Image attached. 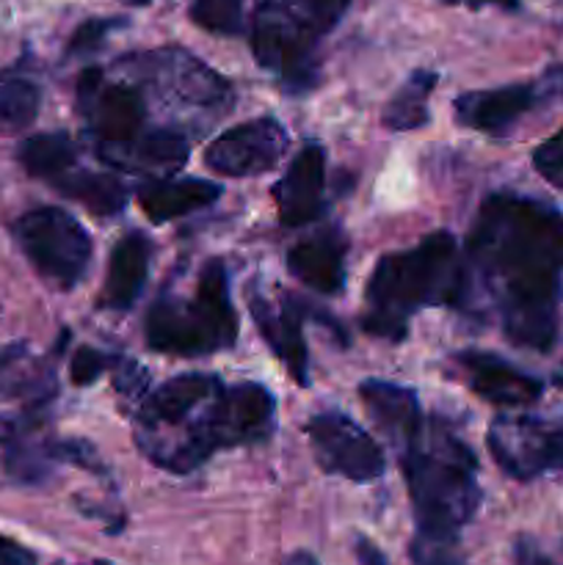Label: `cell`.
Masks as SVG:
<instances>
[{"label": "cell", "mask_w": 563, "mask_h": 565, "mask_svg": "<svg viewBox=\"0 0 563 565\" xmlns=\"http://www.w3.org/2000/svg\"><path fill=\"white\" fill-rule=\"evenodd\" d=\"M461 259V309L495 315L513 345L550 351L563 292V215L535 199L491 193Z\"/></svg>", "instance_id": "obj_1"}, {"label": "cell", "mask_w": 563, "mask_h": 565, "mask_svg": "<svg viewBox=\"0 0 563 565\" xmlns=\"http://www.w3.org/2000/svg\"><path fill=\"white\" fill-rule=\"evenodd\" d=\"M362 329L386 342H401L408 320L425 307L464 303V259L450 232H434L419 246L381 257L368 279Z\"/></svg>", "instance_id": "obj_2"}, {"label": "cell", "mask_w": 563, "mask_h": 565, "mask_svg": "<svg viewBox=\"0 0 563 565\" xmlns=\"http://www.w3.org/2000/svg\"><path fill=\"white\" fill-rule=\"evenodd\" d=\"M417 530L458 535L480 505L478 461L445 423L425 419L417 439L401 450Z\"/></svg>", "instance_id": "obj_3"}, {"label": "cell", "mask_w": 563, "mask_h": 565, "mask_svg": "<svg viewBox=\"0 0 563 565\" xmlns=\"http://www.w3.org/2000/svg\"><path fill=\"white\" fill-rule=\"evenodd\" d=\"M237 340V318L230 298V279L221 259H208L199 270L193 298L163 296L147 312V345L171 356H204L230 351Z\"/></svg>", "instance_id": "obj_4"}, {"label": "cell", "mask_w": 563, "mask_h": 565, "mask_svg": "<svg viewBox=\"0 0 563 565\" xmlns=\"http://www.w3.org/2000/svg\"><path fill=\"white\" fill-rule=\"evenodd\" d=\"M329 33L312 0H257L252 47L259 66L287 86L307 88L315 81V47Z\"/></svg>", "instance_id": "obj_5"}, {"label": "cell", "mask_w": 563, "mask_h": 565, "mask_svg": "<svg viewBox=\"0 0 563 565\" xmlns=\"http://www.w3.org/2000/svg\"><path fill=\"white\" fill-rule=\"evenodd\" d=\"M14 241L44 281L72 290L92 263V235L61 207H36L14 221Z\"/></svg>", "instance_id": "obj_6"}, {"label": "cell", "mask_w": 563, "mask_h": 565, "mask_svg": "<svg viewBox=\"0 0 563 565\" xmlns=\"http://www.w3.org/2000/svg\"><path fill=\"white\" fill-rule=\"evenodd\" d=\"M119 66L130 70L147 86H155V92L166 103H174L185 114H204L219 119V116L230 114L232 103H235L230 83L219 72L210 70L204 61L193 58L180 47L121 58Z\"/></svg>", "instance_id": "obj_7"}, {"label": "cell", "mask_w": 563, "mask_h": 565, "mask_svg": "<svg viewBox=\"0 0 563 565\" xmlns=\"http://www.w3.org/2000/svg\"><path fill=\"white\" fill-rule=\"evenodd\" d=\"M486 445L497 467L517 480L563 472V419L502 414L489 425Z\"/></svg>", "instance_id": "obj_8"}, {"label": "cell", "mask_w": 563, "mask_h": 565, "mask_svg": "<svg viewBox=\"0 0 563 565\" xmlns=\"http://www.w3.org/2000/svg\"><path fill=\"white\" fill-rule=\"evenodd\" d=\"M77 110L97 147H119L147 130V97L132 81H114L103 70H86L77 81Z\"/></svg>", "instance_id": "obj_9"}, {"label": "cell", "mask_w": 563, "mask_h": 565, "mask_svg": "<svg viewBox=\"0 0 563 565\" xmlns=\"http://www.w3.org/2000/svg\"><path fill=\"white\" fill-rule=\"evenodd\" d=\"M307 436L315 461L326 475L353 483H370L384 475L386 461L379 441L342 412L312 414L307 423Z\"/></svg>", "instance_id": "obj_10"}, {"label": "cell", "mask_w": 563, "mask_h": 565, "mask_svg": "<svg viewBox=\"0 0 563 565\" xmlns=\"http://www.w3.org/2000/svg\"><path fill=\"white\" fill-rule=\"evenodd\" d=\"M555 99H563V64L550 66L539 81L461 94L453 108H456V121L469 130L500 136L511 130L524 114Z\"/></svg>", "instance_id": "obj_11"}, {"label": "cell", "mask_w": 563, "mask_h": 565, "mask_svg": "<svg viewBox=\"0 0 563 565\" xmlns=\"http://www.w3.org/2000/svg\"><path fill=\"white\" fill-rule=\"evenodd\" d=\"M290 147V136L276 119H252L221 132L204 149V166L224 177H254L270 171Z\"/></svg>", "instance_id": "obj_12"}, {"label": "cell", "mask_w": 563, "mask_h": 565, "mask_svg": "<svg viewBox=\"0 0 563 565\" xmlns=\"http://www.w3.org/2000/svg\"><path fill=\"white\" fill-rule=\"evenodd\" d=\"M213 419L221 450L265 441L274 430L276 401L263 384L221 386L213 397Z\"/></svg>", "instance_id": "obj_13"}, {"label": "cell", "mask_w": 563, "mask_h": 565, "mask_svg": "<svg viewBox=\"0 0 563 565\" xmlns=\"http://www.w3.org/2000/svg\"><path fill=\"white\" fill-rule=\"evenodd\" d=\"M221 381L208 373H185L166 381L144 397L136 414V439L177 430L202 403H208L221 390Z\"/></svg>", "instance_id": "obj_14"}, {"label": "cell", "mask_w": 563, "mask_h": 565, "mask_svg": "<svg viewBox=\"0 0 563 565\" xmlns=\"http://www.w3.org/2000/svg\"><path fill=\"white\" fill-rule=\"evenodd\" d=\"M458 379L478 397L502 408L530 406L541 397V381L508 364L506 359L484 351H461L453 356Z\"/></svg>", "instance_id": "obj_15"}, {"label": "cell", "mask_w": 563, "mask_h": 565, "mask_svg": "<svg viewBox=\"0 0 563 565\" xmlns=\"http://www.w3.org/2000/svg\"><path fill=\"white\" fill-rule=\"evenodd\" d=\"M304 303L296 298H285V303H270L257 287L248 290V312H252L257 331L268 342L279 362L290 370L298 386H309V353L304 340Z\"/></svg>", "instance_id": "obj_16"}, {"label": "cell", "mask_w": 563, "mask_h": 565, "mask_svg": "<svg viewBox=\"0 0 563 565\" xmlns=\"http://www.w3.org/2000/svg\"><path fill=\"white\" fill-rule=\"evenodd\" d=\"M191 141L177 127H155L144 130L132 141L119 143V147H97L99 160L116 171L127 174H149V177H169L185 166Z\"/></svg>", "instance_id": "obj_17"}, {"label": "cell", "mask_w": 563, "mask_h": 565, "mask_svg": "<svg viewBox=\"0 0 563 565\" xmlns=\"http://www.w3.org/2000/svg\"><path fill=\"white\" fill-rule=\"evenodd\" d=\"M326 154L318 143H307L290 160L282 180L274 185V202L285 226H304L323 213Z\"/></svg>", "instance_id": "obj_18"}, {"label": "cell", "mask_w": 563, "mask_h": 565, "mask_svg": "<svg viewBox=\"0 0 563 565\" xmlns=\"http://www.w3.org/2000/svg\"><path fill=\"white\" fill-rule=\"evenodd\" d=\"M152 259V243L144 232H127L119 237L108 259L103 292L97 298L99 309L108 312H127L144 292Z\"/></svg>", "instance_id": "obj_19"}, {"label": "cell", "mask_w": 563, "mask_h": 565, "mask_svg": "<svg viewBox=\"0 0 563 565\" xmlns=\"http://www.w3.org/2000/svg\"><path fill=\"white\" fill-rule=\"evenodd\" d=\"M348 243L340 232H318L287 252V270L309 290L334 296L346 285Z\"/></svg>", "instance_id": "obj_20"}, {"label": "cell", "mask_w": 563, "mask_h": 565, "mask_svg": "<svg viewBox=\"0 0 563 565\" xmlns=\"http://www.w3.org/2000/svg\"><path fill=\"white\" fill-rule=\"evenodd\" d=\"M364 408L370 412L373 423L395 441L397 447L412 445L425 428V417L419 412L417 392L408 386L390 384V381H364L359 386Z\"/></svg>", "instance_id": "obj_21"}, {"label": "cell", "mask_w": 563, "mask_h": 565, "mask_svg": "<svg viewBox=\"0 0 563 565\" xmlns=\"http://www.w3.org/2000/svg\"><path fill=\"white\" fill-rule=\"evenodd\" d=\"M221 196V185L210 180H155L138 188V207L149 221L166 224L171 218L202 210Z\"/></svg>", "instance_id": "obj_22"}, {"label": "cell", "mask_w": 563, "mask_h": 565, "mask_svg": "<svg viewBox=\"0 0 563 565\" xmlns=\"http://www.w3.org/2000/svg\"><path fill=\"white\" fill-rule=\"evenodd\" d=\"M55 191L64 193L72 202L83 204L92 215H116L121 213L127 202V191L121 185L119 177L105 174V171H88V169H72L55 182H50Z\"/></svg>", "instance_id": "obj_23"}, {"label": "cell", "mask_w": 563, "mask_h": 565, "mask_svg": "<svg viewBox=\"0 0 563 565\" xmlns=\"http://www.w3.org/2000/svg\"><path fill=\"white\" fill-rule=\"evenodd\" d=\"M436 86V72L417 70L408 75V81L397 88L395 97L386 103L381 114V125L392 132L419 130L428 125V97Z\"/></svg>", "instance_id": "obj_24"}, {"label": "cell", "mask_w": 563, "mask_h": 565, "mask_svg": "<svg viewBox=\"0 0 563 565\" xmlns=\"http://www.w3.org/2000/svg\"><path fill=\"white\" fill-rule=\"evenodd\" d=\"M17 158L31 177L55 182L66 171L75 169L77 147L66 132H42V136H31L28 141H22Z\"/></svg>", "instance_id": "obj_25"}, {"label": "cell", "mask_w": 563, "mask_h": 565, "mask_svg": "<svg viewBox=\"0 0 563 565\" xmlns=\"http://www.w3.org/2000/svg\"><path fill=\"white\" fill-rule=\"evenodd\" d=\"M42 92L20 72H0V132L14 136L36 121Z\"/></svg>", "instance_id": "obj_26"}, {"label": "cell", "mask_w": 563, "mask_h": 565, "mask_svg": "<svg viewBox=\"0 0 563 565\" xmlns=\"http://www.w3.org/2000/svg\"><path fill=\"white\" fill-rule=\"evenodd\" d=\"M55 456L50 445H28V441H11L3 458L6 472L20 483H42L53 469Z\"/></svg>", "instance_id": "obj_27"}, {"label": "cell", "mask_w": 563, "mask_h": 565, "mask_svg": "<svg viewBox=\"0 0 563 565\" xmlns=\"http://www.w3.org/2000/svg\"><path fill=\"white\" fill-rule=\"evenodd\" d=\"M408 557L414 565H464V550L458 535L428 533L417 530L408 544Z\"/></svg>", "instance_id": "obj_28"}, {"label": "cell", "mask_w": 563, "mask_h": 565, "mask_svg": "<svg viewBox=\"0 0 563 565\" xmlns=\"http://www.w3.org/2000/svg\"><path fill=\"white\" fill-rule=\"evenodd\" d=\"M191 17L204 31L235 36L243 31V0H193Z\"/></svg>", "instance_id": "obj_29"}, {"label": "cell", "mask_w": 563, "mask_h": 565, "mask_svg": "<svg viewBox=\"0 0 563 565\" xmlns=\"http://www.w3.org/2000/svg\"><path fill=\"white\" fill-rule=\"evenodd\" d=\"M533 166L552 188L563 191V127L533 152Z\"/></svg>", "instance_id": "obj_30"}, {"label": "cell", "mask_w": 563, "mask_h": 565, "mask_svg": "<svg viewBox=\"0 0 563 565\" xmlns=\"http://www.w3.org/2000/svg\"><path fill=\"white\" fill-rule=\"evenodd\" d=\"M108 367H114V359L97 348H77L70 364V379L75 386H88L99 379Z\"/></svg>", "instance_id": "obj_31"}, {"label": "cell", "mask_w": 563, "mask_h": 565, "mask_svg": "<svg viewBox=\"0 0 563 565\" xmlns=\"http://www.w3.org/2000/svg\"><path fill=\"white\" fill-rule=\"evenodd\" d=\"M114 386H116V392H121V395H127V397L144 395L149 386L147 370H144L138 362H132V359L116 356L114 359Z\"/></svg>", "instance_id": "obj_32"}, {"label": "cell", "mask_w": 563, "mask_h": 565, "mask_svg": "<svg viewBox=\"0 0 563 565\" xmlns=\"http://www.w3.org/2000/svg\"><path fill=\"white\" fill-rule=\"evenodd\" d=\"M119 22H110V20H88L83 22L81 28L75 31V36H72L70 42V50L66 53L75 58V55H88L94 53V50L99 47V44L105 42V36L110 33V28H116Z\"/></svg>", "instance_id": "obj_33"}, {"label": "cell", "mask_w": 563, "mask_h": 565, "mask_svg": "<svg viewBox=\"0 0 563 565\" xmlns=\"http://www.w3.org/2000/svg\"><path fill=\"white\" fill-rule=\"evenodd\" d=\"M0 565H36V557L22 544L0 535Z\"/></svg>", "instance_id": "obj_34"}, {"label": "cell", "mask_w": 563, "mask_h": 565, "mask_svg": "<svg viewBox=\"0 0 563 565\" xmlns=\"http://www.w3.org/2000/svg\"><path fill=\"white\" fill-rule=\"evenodd\" d=\"M513 563L517 565H555L550 561V557L544 555V552L539 550V546L533 544V541L522 539L517 544V552H513Z\"/></svg>", "instance_id": "obj_35"}, {"label": "cell", "mask_w": 563, "mask_h": 565, "mask_svg": "<svg viewBox=\"0 0 563 565\" xmlns=\"http://www.w3.org/2000/svg\"><path fill=\"white\" fill-rule=\"evenodd\" d=\"M357 561L359 565H386V557L381 555L379 546L370 544L368 539H357Z\"/></svg>", "instance_id": "obj_36"}, {"label": "cell", "mask_w": 563, "mask_h": 565, "mask_svg": "<svg viewBox=\"0 0 563 565\" xmlns=\"http://www.w3.org/2000/svg\"><path fill=\"white\" fill-rule=\"evenodd\" d=\"M445 3H461L480 9V6H502V9H517V0H445Z\"/></svg>", "instance_id": "obj_37"}, {"label": "cell", "mask_w": 563, "mask_h": 565, "mask_svg": "<svg viewBox=\"0 0 563 565\" xmlns=\"http://www.w3.org/2000/svg\"><path fill=\"white\" fill-rule=\"evenodd\" d=\"M285 565H320L309 552H296L293 557H287Z\"/></svg>", "instance_id": "obj_38"}, {"label": "cell", "mask_w": 563, "mask_h": 565, "mask_svg": "<svg viewBox=\"0 0 563 565\" xmlns=\"http://www.w3.org/2000/svg\"><path fill=\"white\" fill-rule=\"evenodd\" d=\"M555 386H561V390H563V367L555 373Z\"/></svg>", "instance_id": "obj_39"}, {"label": "cell", "mask_w": 563, "mask_h": 565, "mask_svg": "<svg viewBox=\"0 0 563 565\" xmlns=\"http://www.w3.org/2000/svg\"><path fill=\"white\" fill-rule=\"evenodd\" d=\"M86 565H110V563H103V561H94V563H86Z\"/></svg>", "instance_id": "obj_40"}]
</instances>
